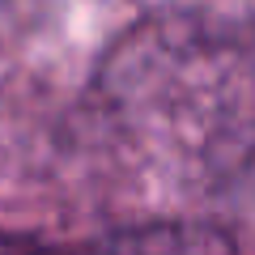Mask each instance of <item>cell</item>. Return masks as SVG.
Segmentation results:
<instances>
[{
    "label": "cell",
    "instance_id": "cell-1",
    "mask_svg": "<svg viewBox=\"0 0 255 255\" xmlns=\"http://www.w3.org/2000/svg\"><path fill=\"white\" fill-rule=\"evenodd\" d=\"M17 255H238L226 230L209 221H149L132 226L102 243H85L73 251L60 247H21Z\"/></svg>",
    "mask_w": 255,
    "mask_h": 255
}]
</instances>
